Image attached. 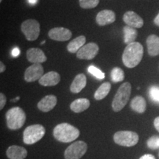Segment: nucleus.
I'll return each instance as SVG.
<instances>
[{"instance_id":"nucleus-1","label":"nucleus","mask_w":159,"mask_h":159,"mask_svg":"<svg viewBox=\"0 0 159 159\" xmlns=\"http://www.w3.org/2000/svg\"><path fill=\"white\" fill-rule=\"evenodd\" d=\"M144 48L139 42H134L127 45L122 54V61L128 68H134L142 61Z\"/></svg>"},{"instance_id":"nucleus-2","label":"nucleus","mask_w":159,"mask_h":159,"mask_svg":"<svg viewBox=\"0 0 159 159\" xmlns=\"http://www.w3.org/2000/svg\"><path fill=\"white\" fill-rule=\"evenodd\" d=\"M53 136L61 142H71L78 138L80 130L69 123H61L54 128Z\"/></svg>"},{"instance_id":"nucleus-3","label":"nucleus","mask_w":159,"mask_h":159,"mask_svg":"<svg viewBox=\"0 0 159 159\" xmlns=\"http://www.w3.org/2000/svg\"><path fill=\"white\" fill-rule=\"evenodd\" d=\"M7 126L11 130H18L22 128L26 121V114L22 108L14 107L6 113Z\"/></svg>"},{"instance_id":"nucleus-4","label":"nucleus","mask_w":159,"mask_h":159,"mask_svg":"<svg viewBox=\"0 0 159 159\" xmlns=\"http://www.w3.org/2000/svg\"><path fill=\"white\" fill-rule=\"evenodd\" d=\"M131 94V85L130 83H124L117 90L112 102V108L115 112H119L124 108L128 103Z\"/></svg>"},{"instance_id":"nucleus-5","label":"nucleus","mask_w":159,"mask_h":159,"mask_svg":"<svg viewBox=\"0 0 159 159\" xmlns=\"http://www.w3.org/2000/svg\"><path fill=\"white\" fill-rule=\"evenodd\" d=\"M44 127L41 125L28 126L23 133V141L26 144H33L41 140L45 135Z\"/></svg>"},{"instance_id":"nucleus-6","label":"nucleus","mask_w":159,"mask_h":159,"mask_svg":"<svg viewBox=\"0 0 159 159\" xmlns=\"http://www.w3.org/2000/svg\"><path fill=\"white\" fill-rule=\"evenodd\" d=\"M139 135L133 131H118L114 135V141L116 144L123 147H133L139 142Z\"/></svg>"},{"instance_id":"nucleus-7","label":"nucleus","mask_w":159,"mask_h":159,"mask_svg":"<svg viewBox=\"0 0 159 159\" xmlns=\"http://www.w3.org/2000/svg\"><path fill=\"white\" fill-rule=\"evenodd\" d=\"M21 30L27 40L35 41L40 34V24L35 19L26 20L21 24Z\"/></svg>"},{"instance_id":"nucleus-8","label":"nucleus","mask_w":159,"mask_h":159,"mask_svg":"<svg viewBox=\"0 0 159 159\" xmlns=\"http://www.w3.org/2000/svg\"><path fill=\"white\" fill-rule=\"evenodd\" d=\"M87 144L83 141H77L66 149L65 159H80L84 156L87 151Z\"/></svg>"},{"instance_id":"nucleus-9","label":"nucleus","mask_w":159,"mask_h":159,"mask_svg":"<svg viewBox=\"0 0 159 159\" xmlns=\"http://www.w3.org/2000/svg\"><path fill=\"white\" fill-rule=\"evenodd\" d=\"M98 52V45L95 43H89L77 52V57L82 60H91L96 57Z\"/></svg>"},{"instance_id":"nucleus-10","label":"nucleus","mask_w":159,"mask_h":159,"mask_svg":"<svg viewBox=\"0 0 159 159\" xmlns=\"http://www.w3.org/2000/svg\"><path fill=\"white\" fill-rule=\"evenodd\" d=\"M43 75V68L41 63H33L26 69L25 80L27 82H35Z\"/></svg>"},{"instance_id":"nucleus-11","label":"nucleus","mask_w":159,"mask_h":159,"mask_svg":"<svg viewBox=\"0 0 159 159\" xmlns=\"http://www.w3.org/2000/svg\"><path fill=\"white\" fill-rule=\"evenodd\" d=\"M49 37L57 41H66L70 39L72 35L71 32L65 27H55L49 30Z\"/></svg>"},{"instance_id":"nucleus-12","label":"nucleus","mask_w":159,"mask_h":159,"mask_svg":"<svg viewBox=\"0 0 159 159\" xmlns=\"http://www.w3.org/2000/svg\"><path fill=\"white\" fill-rule=\"evenodd\" d=\"M123 21L127 26L134 28H141L144 25V21L140 16L134 11H128L123 16Z\"/></svg>"},{"instance_id":"nucleus-13","label":"nucleus","mask_w":159,"mask_h":159,"mask_svg":"<svg viewBox=\"0 0 159 159\" xmlns=\"http://www.w3.org/2000/svg\"><path fill=\"white\" fill-rule=\"evenodd\" d=\"M116 20V15L111 10H103L97 15L96 21L99 25L105 26L114 23Z\"/></svg>"},{"instance_id":"nucleus-14","label":"nucleus","mask_w":159,"mask_h":159,"mask_svg":"<svg viewBox=\"0 0 159 159\" xmlns=\"http://www.w3.org/2000/svg\"><path fill=\"white\" fill-rule=\"evenodd\" d=\"M57 102V97L55 95H47L39 101L37 106L42 112H49L55 108Z\"/></svg>"},{"instance_id":"nucleus-15","label":"nucleus","mask_w":159,"mask_h":159,"mask_svg":"<svg viewBox=\"0 0 159 159\" xmlns=\"http://www.w3.org/2000/svg\"><path fill=\"white\" fill-rule=\"evenodd\" d=\"M27 58L33 63H44L47 58L44 52L39 48H30L27 51Z\"/></svg>"},{"instance_id":"nucleus-16","label":"nucleus","mask_w":159,"mask_h":159,"mask_svg":"<svg viewBox=\"0 0 159 159\" xmlns=\"http://www.w3.org/2000/svg\"><path fill=\"white\" fill-rule=\"evenodd\" d=\"M61 76L56 71H49L39 80V83L43 86H54L58 84Z\"/></svg>"},{"instance_id":"nucleus-17","label":"nucleus","mask_w":159,"mask_h":159,"mask_svg":"<svg viewBox=\"0 0 159 159\" xmlns=\"http://www.w3.org/2000/svg\"><path fill=\"white\" fill-rule=\"evenodd\" d=\"M6 155L9 159H25L27 156V151L23 147L12 145L7 148Z\"/></svg>"},{"instance_id":"nucleus-18","label":"nucleus","mask_w":159,"mask_h":159,"mask_svg":"<svg viewBox=\"0 0 159 159\" xmlns=\"http://www.w3.org/2000/svg\"><path fill=\"white\" fill-rule=\"evenodd\" d=\"M148 54L154 57L159 55V37L156 35H150L147 39Z\"/></svg>"},{"instance_id":"nucleus-19","label":"nucleus","mask_w":159,"mask_h":159,"mask_svg":"<svg viewBox=\"0 0 159 159\" xmlns=\"http://www.w3.org/2000/svg\"><path fill=\"white\" fill-rule=\"evenodd\" d=\"M86 77L84 74H78L75 77L70 85V91L72 93L77 94L80 92L86 85Z\"/></svg>"},{"instance_id":"nucleus-20","label":"nucleus","mask_w":159,"mask_h":159,"mask_svg":"<svg viewBox=\"0 0 159 159\" xmlns=\"http://www.w3.org/2000/svg\"><path fill=\"white\" fill-rule=\"evenodd\" d=\"M90 106V101L88 99L80 98L73 101L70 105V109L75 113H81L87 110Z\"/></svg>"},{"instance_id":"nucleus-21","label":"nucleus","mask_w":159,"mask_h":159,"mask_svg":"<svg viewBox=\"0 0 159 159\" xmlns=\"http://www.w3.org/2000/svg\"><path fill=\"white\" fill-rule=\"evenodd\" d=\"M86 39L84 35H80L75 38L67 45V50L71 53L77 52L85 45Z\"/></svg>"},{"instance_id":"nucleus-22","label":"nucleus","mask_w":159,"mask_h":159,"mask_svg":"<svg viewBox=\"0 0 159 159\" xmlns=\"http://www.w3.org/2000/svg\"><path fill=\"white\" fill-rule=\"evenodd\" d=\"M130 107L134 111L139 114H142L146 110V101L142 96H136L132 99L130 102Z\"/></svg>"},{"instance_id":"nucleus-23","label":"nucleus","mask_w":159,"mask_h":159,"mask_svg":"<svg viewBox=\"0 0 159 159\" xmlns=\"http://www.w3.org/2000/svg\"><path fill=\"white\" fill-rule=\"evenodd\" d=\"M123 32H124V39L125 43L127 44H130L135 42V40L136 39L138 33L134 27H129V26H125L123 28Z\"/></svg>"},{"instance_id":"nucleus-24","label":"nucleus","mask_w":159,"mask_h":159,"mask_svg":"<svg viewBox=\"0 0 159 159\" xmlns=\"http://www.w3.org/2000/svg\"><path fill=\"white\" fill-rule=\"evenodd\" d=\"M111 85L110 83L105 82L104 83H102L96 91V92H95V99H97V100H101V99H104L105 97L109 94V92H110L111 91Z\"/></svg>"},{"instance_id":"nucleus-25","label":"nucleus","mask_w":159,"mask_h":159,"mask_svg":"<svg viewBox=\"0 0 159 159\" xmlns=\"http://www.w3.org/2000/svg\"><path fill=\"white\" fill-rule=\"evenodd\" d=\"M111 80L114 83H119L122 81L125 78V73L122 69L115 67L111 72Z\"/></svg>"},{"instance_id":"nucleus-26","label":"nucleus","mask_w":159,"mask_h":159,"mask_svg":"<svg viewBox=\"0 0 159 159\" xmlns=\"http://www.w3.org/2000/svg\"><path fill=\"white\" fill-rule=\"evenodd\" d=\"M99 0H79V4L82 8L91 9L98 5Z\"/></svg>"},{"instance_id":"nucleus-27","label":"nucleus","mask_w":159,"mask_h":159,"mask_svg":"<svg viewBox=\"0 0 159 159\" xmlns=\"http://www.w3.org/2000/svg\"><path fill=\"white\" fill-rule=\"evenodd\" d=\"M148 147L151 150H156L159 148V136H153L150 137L147 142Z\"/></svg>"},{"instance_id":"nucleus-28","label":"nucleus","mask_w":159,"mask_h":159,"mask_svg":"<svg viewBox=\"0 0 159 159\" xmlns=\"http://www.w3.org/2000/svg\"><path fill=\"white\" fill-rule=\"evenodd\" d=\"M88 71L89 73H91V75H94V77H97V78H98L99 80H102L105 78L104 73H103L100 69L94 66H90L89 67Z\"/></svg>"},{"instance_id":"nucleus-29","label":"nucleus","mask_w":159,"mask_h":159,"mask_svg":"<svg viewBox=\"0 0 159 159\" xmlns=\"http://www.w3.org/2000/svg\"><path fill=\"white\" fill-rule=\"evenodd\" d=\"M159 96V88L156 86L151 87L150 89V97L154 102H158Z\"/></svg>"},{"instance_id":"nucleus-30","label":"nucleus","mask_w":159,"mask_h":159,"mask_svg":"<svg viewBox=\"0 0 159 159\" xmlns=\"http://www.w3.org/2000/svg\"><path fill=\"white\" fill-rule=\"evenodd\" d=\"M6 101H7V99H6L5 95L3 93H0V109L1 110H2L4 107H5Z\"/></svg>"},{"instance_id":"nucleus-31","label":"nucleus","mask_w":159,"mask_h":159,"mask_svg":"<svg viewBox=\"0 0 159 159\" xmlns=\"http://www.w3.org/2000/svg\"><path fill=\"white\" fill-rule=\"evenodd\" d=\"M11 55L12 56L14 57H17L19 55H20V50L18 48V47H15L14 49L12 50V52H11Z\"/></svg>"},{"instance_id":"nucleus-32","label":"nucleus","mask_w":159,"mask_h":159,"mask_svg":"<svg viewBox=\"0 0 159 159\" xmlns=\"http://www.w3.org/2000/svg\"><path fill=\"white\" fill-rule=\"evenodd\" d=\"M139 159H156V158L151 154H146L141 157Z\"/></svg>"},{"instance_id":"nucleus-33","label":"nucleus","mask_w":159,"mask_h":159,"mask_svg":"<svg viewBox=\"0 0 159 159\" xmlns=\"http://www.w3.org/2000/svg\"><path fill=\"white\" fill-rule=\"evenodd\" d=\"M154 126L157 130L159 132V116L156 117L154 120Z\"/></svg>"},{"instance_id":"nucleus-34","label":"nucleus","mask_w":159,"mask_h":159,"mask_svg":"<svg viewBox=\"0 0 159 159\" xmlns=\"http://www.w3.org/2000/svg\"><path fill=\"white\" fill-rule=\"evenodd\" d=\"M0 72L1 73H2V72H4V71H5V69H6V67H5V65L3 63V62H0Z\"/></svg>"},{"instance_id":"nucleus-35","label":"nucleus","mask_w":159,"mask_h":159,"mask_svg":"<svg viewBox=\"0 0 159 159\" xmlns=\"http://www.w3.org/2000/svg\"><path fill=\"white\" fill-rule=\"evenodd\" d=\"M154 23L156 24V25H157V26H158L159 27V13L158 15L156 16V17L155 18V19H154Z\"/></svg>"},{"instance_id":"nucleus-36","label":"nucleus","mask_w":159,"mask_h":159,"mask_svg":"<svg viewBox=\"0 0 159 159\" xmlns=\"http://www.w3.org/2000/svg\"><path fill=\"white\" fill-rule=\"evenodd\" d=\"M27 1H28V3L30 5H34L38 2H39V0H27Z\"/></svg>"},{"instance_id":"nucleus-37","label":"nucleus","mask_w":159,"mask_h":159,"mask_svg":"<svg viewBox=\"0 0 159 159\" xmlns=\"http://www.w3.org/2000/svg\"><path fill=\"white\" fill-rule=\"evenodd\" d=\"M19 97H16V99H12V102H16V101H18V100H19Z\"/></svg>"},{"instance_id":"nucleus-38","label":"nucleus","mask_w":159,"mask_h":159,"mask_svg":"<svg viewBox=\"0 0 159 159\" xmlns=\"http://www.w3.org/2000/svg\"><path fill=\"white\" fill-rule=\"evenodd\" d=\"M45 42H46V41H42V42H41V45H42V44H43V43H45Z\"/></svg>"},{"instance_id":"nucleus-39","label":"nucleus","mask_w":159,"mask_h":159,"mask_svg":"<svg viewBox=\"0 0 159 159\" xmlns=\"http://www.w3.org/2000/svg\"><path fill=\"white\" fill-rule=\"evenodd\" d=\"M2 0H0V2H2Z\"/></svg>"},{"instance_id":"nucleus-40","label":"nucleus","mask_w":159,"mask_h":159,"mask_svg":"<svg viewBox=\"0 0 159 159\" xmlns=\"http://www.w3.org/2000/svg\"><path fill=\"white\" fill-rule=\"evenodd\" d=\"M158 102H159V96H158Z\"/></svg>"}]
</instances>
